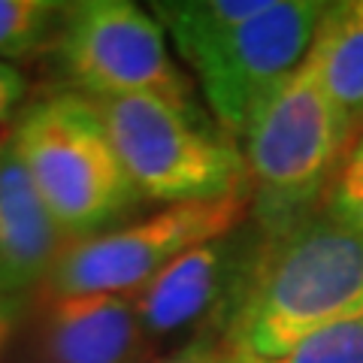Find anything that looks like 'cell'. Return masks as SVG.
Masks as SVG:
<instances>
[{"instance_id":"14","label":"cell","mask_w":363,"mask_h":363,"mask_svg":"<svg viewBox=\"0 0 363 363\" xmlns=\"http://www.w3.org/2000/svg\"><path fill=\"white\" fill-rule=\"evenodd\" d=\"M233 363H363V315L300 339L279 357H233Z\"/></svg>"},{"instance_id":"12","label":"cell","mask_w":363,"mask_h":363,"mask_svg":"<svg viewBox=\"0 0 363 363\" xmlns=\"http://www.w3.org/2000/svg\"><path fill=\"white\" fill-rule=\"evenodd\" d=\"M269 4L272 0H164L152 4V13L185 61L191 52L267 13Z\"/></svg>"},{"instance_id":"13","label":"cell","mask_w":363,"mask_h":363,"mask_svg":"<svg viewBox=\"0 0 363 363\" xmlns=\"http://www.w3.org/2000/svg\"><path fill=\"white\" fill-rule=\"evenodd\" d=\"M67 4L55 0H0V58L33 61L49 58Z\"/></svg>"},{"instance_id":"15","label":"cell","mask_w":363,"mask_h":363,"mask_svg":"<svg viewBox=\"0 0 363 363\" xmlns=\"http://www.w3.org/2000/svg\"><path fill=\"white\" fill-rule=\"evenodd\" d=\"M318 209L330 215L333 221L363 233V136L348 152L342 167L336 169V176Z\"/></svg>"},{"instance_id":"6","label":"cell","mask_w":363,"mask_h":363,"mask_svg":"<svg viewBox=\"0 0 363 363\" xmlns=\"http://www.w3.org/2000/svg\"><path fill=\"white\" fill-rule=\"evenodd\" d=\"M252 218V197L167 206L118 230L70 242L40 300L82 294H136L191 248L227 236Z\"/></svg>"},{"instance_id":"1","label":"cell","mask_w":363,"mask_h":363,"mask_svg":"<svg viewBox=\"0 0 363 363\" xmlns=\"http://www.w3.org/2000/svg\"><path fill=\"white\" fill-rule=\"evenodd\" d=\"M363 315V233L315 209L260 233L224 345L233 357H279L300 339Z\"/></svg>"},{"instance_id":"18","label":"cell","mask_w":363,"mask_h":363,"mask_svg":"<svg viewBox=\"0 0 363 363\" xmlns=\"http://www.w3.org/2000/svg\"><path fill=\"white\" fill-rule=\"evenodd\" d=\"M21 309H25V300L0 297V354H4V348L9 345V339H13V333H16Z\"/></svg>"},{"instance_id":"5","label":"cell","mask_w":363,"mask_h":363,"mask_svg":"<svg viewBox=\"0 0 363 363\" xmlns=\"http://www.w3.org/2000/svg\"><path fill=\"white\" fill-rule=\"evenodd\" d=\"M49 64L61 91L85 100L155 94L197 109L185 73L169 58L164 28L128 0L67 4Z\"/></svg>"},{"instance_id":"4","label":"cell","mask_w":363,"mask_h":363,"mask_svg":"<svg viewBox=\"0 0 363 363\" xmlns=\"http://www.w3.org/2000/svg\"><path fill=\"white\" fill-rule=\"evenodd\" d=\"M118 161L145 203H212L252 197L240 143L200 109L155 94L91 100Z\"/></svg>"},{"instance_id":"17","label":"cell","mask_w":363,"mask_h":363,"mask_svg":"<svg viewBox=\"0 0 363 363\" xmlns=\"http://www.w3.org/2000/svg\"><path fill=\"white\" fill-rule=\"evenodd\" d=\"M25 94H28V76L16 64L0 61V128L6 121H13Z\"/></svg>"},{"instance_id":"7","label":"cell","mask_w":363,"mask_h":363,"mask_svg":"<svg viewBox=\"0 0 363 363\" xmlns=\"http://www.w3.org/2000/svg\"><path fill=\"white\" fill-rule=\"evenodd\" d=\"M324 13L318 0H272L267 13L188 55L224 136L242 143L255 112L303 67Z\"/></svg>"},{"instance_id":"9","label":"cell","mask_w":363,"mask_h":363,"mask_svg":"<svg viewBox=\"0 0 363 363\" xmlns=\"http://www.w3.org/2000/svg\"><path fill=\"white\" fill-rule=\"evenodd\" d=\"M40 348L49 363H149L133 294H82L43 300Z\"/></svg>"},{"instance_id":"16","label":"cell","mask_w":363,"mask_h":363,"mask_svg":"<svg viewBox=\"0 0 363 363\" xmlns=\"http://www.w3.org/2000/svg\"><path fill=\"white\" fill-rule=\"evenodd\" d=\"M161 363H233V354H230V348L224 345V336L206 333V336L188 339L176 354L164 357Z\"/></svg>"},{"instance_id":"19","label":"cell","mask_w":363,"mask_h":363,"mask_svg":"<svg viewBox=\"0 0 363 363\" xmlns=\"http://www.w3.org/2000/svg\"><path fill=\"white\" fill-rule=\"evenodd\" d=\"M4 143H6V136H0V149H4Z\"/></svg>"},{"instance_id":"3","label":"cell","mask_w":363,"mask_h":363,"mask_svg":"<svg viewBox=\"0 0 363 363\" xmlns=\"http://www.w3.org/2000/svg\"><path fill=\"white\" fill-rule=\"evenodd\" d=\"M240 149L252 185V218L260 233H279L321 206L354 143L303 61L255 112Z\"/></svg>"},{"instance_id":"11","label":"cell","mask_w":363,"mask_h":363,"mask_svg":"<svg viewBox=\"0 0 363 363\" xmlns=\"http://www.w3.org/2000/svg\"><path fill=\"white\" fill-rule=\"evenodd\" d=\"M306 67L339 112L348 140L363 136V0L327 4Z\"/></svg>"},{"instance_id":"8","label":"cell","mask_w":363,"mask_h":363,"mask_svg":"<svg viewBox=\"0 0 363 363\" xmlns=\"http://www.w3.org/2000/svg\"><path fill=\"white\" fill-rule=\"evenodd\" d=\"M257 245L260 230L255 240H245L240 227L191 248L136 291L133 303L149 345L182 333L191 339L206 333L224 336V324L257 255Z\"/></svg>"},{"instance_id":"10","label":"cell","mask_w":363,"mask_h":363,"mask_svg":"<svg viewBox=\"0 0 363 363\" xmlns=\"http://www.w3.org/2000/svg\"><path fill=\"white\" fill-rule=\"evenodd\" d=\"M70 240L33 188L13 143L0 149V297L25 300L49 281Z\"/></svg>"},{"instance_id":"2","label":"cell","mask_w":363,"mask_h":363,"mask_svg":"<svg viewBox=\"0 0 363 363\" xmlns=\"http://www.w3.org/2000/svg\"><path fill=\"white\" fill-rule=\"evenodd\" d=\"M9 143L70 242L128 224L145 206L91 100L52 91L21 109Z\"/></svg>"}]
</instances>
